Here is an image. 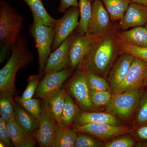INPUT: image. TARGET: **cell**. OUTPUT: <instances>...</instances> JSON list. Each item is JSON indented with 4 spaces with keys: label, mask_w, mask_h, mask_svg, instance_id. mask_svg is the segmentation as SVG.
<instances>
[{
    "label": "cell",
    "mask_w": 147,
    "mask_h": 147,
    "mask_svg": "<svg viewBox=\"0 0 147 147\" xmlns=\"http://www.w3.org/2000/svg\"><path fill=\"white\" fill-rule=\"evenodd\" d=\"M137 110L136 123L140 125L147 124V90L142 95Z\"/></svg>",
    "instance_id": "cell-33"
},
{
    "label": "cell",
    "mask_w": 147,
    "mask_h": 147,
    "mask_svg": "<svg viewBox=\"0 0 147 147\" xmlns=\"http://www.w3.org/2000/svg\"><path fill=\"white\" fill-rule=\"evenodd\" d=\"M90 96L93 108L108 106L113 98L112 93L108 90L96 91L90 90Z\"/></svg>",
    "instance_id": "cell-28"
},
{
    "label": "cell",
    "mask_w": 147,
    "mask_h": 147,
    "mask_svg": "<svg viewBox=\"0 0 147 147\" xmlns=\"http://www.w3.org/2000/svg\"><path fill=\"white\" fill-rule=\"evenodd\" d=\"M76 125H82L88 123H107L118 125L119 123L115 116L110 113H91L79 111L76 119Z\"/></svg>",
    "instance_id": "cell-17"
},
{
    "label": "cell",
    "mask_w": 147,
    "mask_h": 147,
    "mask_svg": "<svg viewBox=\"0 0 147 147\" xmlns=\"http://www.w3.org/2000/svg\"><path fill=\"white\" fill-rule=\"evenodd\" d=\"M136 136L142 141H147V124L143 125L136 130Z\"/></svg>",
    "instance_id": "cell-38"
},
{
    "label": "cell",
    "mask_w": 147,
    "mask_h": 147,
    "mask_svg": "<svg viewBox=\"0 0 147 147\" xmlns=\"http://www.w3.org/2000/svg\"><path fill=\"white\" fill-rule=\"evenodd\" d=\"M72 7H79L78 0H60L59 6L57 11L60 13H64L68 8Z\"/></svg>",
    "instance_id": "cell-37"
},
{
    "label": "cell",
    "mask_w": 147,
    "mask_h": 147,
    "mask_svg": "<svg viewBox=\"0 0 147 147\" xmlns=\"http://www.w3.org/2000/svg\"><path fill=\"white\" fill-rule=\"evenodd\" d=\"M73 129L76 132L86 133L102 139H110L126 134L130 131V128L126 127L107 123L76 125Z\"/></svg>",
    "instance_id": "cell-13"
},
{
    "label": "cell",
    "mask_w": 147,
    "mask_h": 147,
    "mask_svg": "<svg viewBox=\"0 0 147 147\" xmlns=\"http://www.w3.org/2000/svg\"><path fill=\"white\" fill-rule=\"evenodd\" d=\"M28 47L26 38L21 34L12 47L10 57L0 70L1 91L13 92L18 70L26 68L33 59V55L29 51Z\"/></svg>",
    "instance_id": "cell-2"
},
{
    "label": "cell",
    "mask_w": 147,
    "mask_h": 147,
    "mask_svg": "<svg viewBox=\"0 0 147 147\" xmlns=\"http://www.w3.org/2000/svg\"><path fill=\"white\" fill-rule=\"evenodd\" d=\"M24 29V18L6 1H0V63L12 51Z\"/></svg>",
    "instance_id": "cell-1"
},
{
    "label": "cell",
    "mask_w": 147,
    "mask_h": 147,
    "mask_svg": "<svg viewBox=\"0 0 147 147\" xmlns=\"http://www.w3.org/2000/svg\"><path fill=\"white\" fill-rule=\"evenodd\" d=\"M78 135L76 131L69 127L58 125L53 144L52 147H74Z\"/></svg>",
    "instance_id": "cell-21"
},
{
    "label": "cell",
    "mask_w": 147,
    "mask_h": 147,
    "mask_svg": "<svg viewBox=\"0 0 147 147\" xmlns=\"http://www.w3.org/2000/svg\"><path fill=\"white\" fill-rule=\"evenodd\" d=\"M29 33L35 44L38 55V74L41 75L50 55L55 36V28L33 21L29 27Z\"/></svg>",
    "instance_id": "cell-4"
},
{
    "label": "cell",
    "mask_w": 147,
    "mask_h": 147,
    "mask_svg": "<svg viewBox=\"0 0 147 147\" xmlns=\"http://www.w3.org/2000/svg\"><path fill=\"white\" fill-rule=\"evenodd\" d=\"M26 4L31 11L34 21L55 27L57 20L47 12L42 0H22Z\"/></svg>",
    "instance_id": "cell-19"
},
{
    "label": "cell",
    "mask_w": 147,
    "mask_h": 147,
    "mask_svg": "<svg viewBox=\"0 0 147 147\" xmlns=\"http://www.w3.org/2000/svg\"><path fill=\"white\" fill-rule=\"evenodd\" d=\"M96 39L87 34L80 35L77 33L69 48V67L73 69L82 63L93 47Z\"/></svg>",
    "instance_id": "cell-14"
},
{
    "label": "cell",
    "mask_w": 147,
    "mask_h": 147,
    "mask_svg": "<svg viewBox=\"0 0 147 147\" xmlns=\"http://www.w3.org/2000/svg\"><path fill=\"white\" fill-rule=\"evenodd\" d=\"M87 84L90 89L93 91L108 90L110 88L108 82L97 74L87 71Z\"/></svg>",
    "instance_id": "cell-29"
},
{
    "label": "cell",
    "mask_w": 147,
    "mask_h": 147,
    "mask_svg": "<svg viewBox=\"0 0 147 147\" xmlns=\"http://www.w3.org/2000/svg\"><path fill=\"white\" fill-rule=\"evenodd\" d=\"M143 94L140 88L127 91L113 96L107 111L121 119L128 118L138 107Z\"/></svg>",
    "instance_id": "cell-5"
},
{
    "label": "cell",
    "mask_w": 147,
    "mask_h": 147,
    "mask_svg": "<svg viewBox=\"0 0 147 147\" xmlns=\"http://www.w3.org/2000/svg\"><path fill=\"white\" fill-rule=\"evenodd\" d=\"M35 139L32 136L30 139L27 140L26 142L24 143L22 147H34L35 146Z\"/></svg>",
    "instance_id": "cell-39"
},
{
    "label": "cell",
    "mask_w": 147,
    "mask_h": 147,
    "mask_svg": "<svg viewBox=\"0 0 147 147\" xmlns=\"http://www.w3.org/2000/svg\"><path fill=\"white\" fill-rule=\"evenodd\" d=\"M121 42L139 47H147V29L146 27H135L119 35Z\"/></svg>",
    "instance_id": "cell-18"
},
{
    "label": "cell",
    "mask_w": 147,
    "mask_h": 147,
    "mask_svg": "<svg viewBox=\"0 0 147 147\" xmlns=\"http://www.w3.org/2000/svg\"><path fill=\"white\" fill-rule=\"evenodd\" d=\"M79 3L80 19L76 32L78 34L83 35L86 34L88 30L92 15V5L89 0H79Z\"/></svg>",
    "instance_id": "cell-27"
},
{
    "label": "cell",
    "mask_w": 147,
    "mask_h": 147,
    "mask_svg": "<svg viewBox=\"0 0 147 147\" xmlns=\"http://www.w3.org/2000/svg\"><path fill=\"white\" fill-rule=\"evenodd\" d=\"M76 34L73 32L53 53L50 54L43 70L44 74L69 67V48Z\"/></svg>",
    "instance_id": "cell-11"
},
{
    "label": "cell",
    "mask_w": 147,
    "mask_h": 147,
    "mask_svg": "<svg viewBox=\"0 0 147 147\" xmlns=\"http://www.w3.org/2000/svg\"><path fill=\"white\" fill-rule=\"evenodd\" d=\"M72 69L71 67H68L45 74L39 82L35 92L36 96L43 100L49 99L61 89L63 84L71 75Z\"/></svg>",
    "instance_id": "cell-10"
},
{
    "label": "cell",
    "mask_w": 147,
    "mask_h": 147,
    "mask_svg": "<svg viewBox=\"0 0 147 147\" xmlns=\"http://www.w3.org/2000/svg\"><path fill=\"white\" fill-rule=\"evenodd\" d=\"M147 81V62L135 57L121 82L112 92L113 96L130 90L140 89Z\"/></svg>",
    "instance_id": "cell-7"
},
{
    "label": "cell",
    "mask_w": 147,
    "mask_h": 147,
    "mask_svg": "<svg viewBox=\"0 0 147 147\" xmlns=\"http://www.w3.org/2000/svg\"><path fill=\"white\" fill-rule=\"evenodd\" d=\"M13 93L8 91H1L0 115L5 122L15 119L14 102L12 99Z\"/></svg>",
    "instance_id": "cell-26"
},
{
    "label": "cell",
    "mask_w": 147,
    "mask_h": 147,
    "mask_svg": "<svg viewBox=\"0 0 147 147\" xmlns=\"http://www.w3.org/2000/svg\"><path fill=\"white\" fill-rule=\"evenodd\" d=\"M38 128L35 131V137L40 147H52L57 127L51 110L48 100H43Z\"/></svg>",
    "instance_id": "cell-6"
},
{
    "label": "cell",
    "mask_w": 147,
    "mask_h": 147,
    "mask_svg": "<svg viewBox=\"0 0 147 147\" xmlns=\"http://www.w3.org/2000/svg\"><path fill=\"white\" fill-rule=\"evenodd\" d=\"M79 16V7H72L66 11L61 18L57 20L51 51L57 49L77 28Z\"/></svg>",
    "instance_id": "cell-8"
},
{
    "label": "cell",
    "mask_w": 147,
    "mask_h": 147,
    "mask_svg": "<svg viewBox=\"0 0 147 147\" xmlns=\"http://www.w3.org/2000/svg\"><path fill=\"white\" fill-rule=\"evenodd\" d=\"M87 71L84 68L75 74L68 87V92L83 111L93 108L91 102L90 89L87 84Z\"/></svg>",
    "instance_id": "cell-9"
},
{
    "label": "cell",
    "mask_w": 147,
    "mask_h": 147,
    "mask_svg": "<svg viewBox=\"0 0 147 147\" xmlns=\"http://www.w3.org/2000/svg\"><path fill=\"white\" fill-rule=\"evenodd\" d=\"M6 128L11 143L16 147H22L27 140L32 137L21 127L14 120L5 122Z\"/></svg>",
    "instance_id": "cell-22"
},
{
    "label": "cell",
    "mask_w": 147,
    "mask_h": 147,
    "mask_svg": "<svg viewBox=\"0 0 147 147\" xmlns=\"http://www.w3.org/2000/svg\"><path fill=\"white\" fill-rule=\"evenodd\" d=\"M67 93V90L65 89L61 88L47 100L50 110L58 125H61V117Z\"/></svg>",
    "instance_id": "cell-24"
},
{
    "label": "cell",
    "mask_w": 147,
    "mask_h": 147,
    "mask_svg": "<svg viewBox=\"0 0 147 147\" xmlns=\"http://www.w3.org/2000/svg\"><path fill=\"white\" fill-rule=\"evenodd\" d=\"M115 53L114 41L108 37L101 42H95L91 50L82 62L84 68L88 72L95 74L107 71L112 63Z\"/></svg>",
    "instance_id": "cell-3"
},
{
    "label": "cell",
    "mask_w": 147,
    "mask_h": 147,
    "mask_svg": "<svg viewBox=\"0 0 147 147\" xmlns=\"http://www.w3.org/2000/svg\"><path fill=\"white\" fill-rule=\"evenodd\" d=\"M89 1H90L91 2L93 1H96V0H89Z\"/></svg>",
    "instance_id": "cell-41"
},
{
    "label": "cell",
    "mask_w": 147,
    "mask_h": 147,
    "mask_svg": "<svg viewBox=\"0 0 147 147\" xmlns=\"http://www.w3.org/2000/svg\"><path fill=\"white\" fill-rule=\"evenodd\" d=\"M113 21L121 20L129 5L130 0H102Z\"/></svg>",
    "instance_id": "cell-25"
},
{
    "label": "cell",
    "mask_w": 147,
    "mask_h": 147,
    "mask_svg": "<svg viewBox=\"0 0 147 147\" xmlns=\"http://www.w3.org/2000/svg\"><path fill=\"white\" fill-rule=\"evenodd\" d=\"M135 142L130 137H121L111 140L106 143V147H131L134 146Z\"/></svg>",
    "instance_id": "cell-35"
},
{
    "label": "cell",
    "mask_w": 147,
    "mask_h": 147,
    "mask_svg": "<svg viewBox=\"0 0 147 147\" xmlns=\"http://www.w3.org/2000/svg\"><path fill=\"white\" fill-rule=\"evenodd\" d=\"M134 58L133 55L125 53L119 59L114 67L110 77L112 92L120 84L127 73Z\"/></svg>",
    "instance_id": "cell-16"
},
{
    "label": "cell",
    "mask_w": 147,
    "mask_h": 147,
    "mask_svg": "<svg viewBox=\"0 0 147 147\" xmlns=\"http://www.w3.org/2000/svg\"><path fill=\"white\" fill-rule=\"evenodd\" d=\"M109 15L100 0L94 1L86 34L95 38L105 34L110 24Z\"/></svg>",
    "instance_id": "cell-12"
},
{
    "label": "cell",
    "mask_w": 147,
    "mask_h": 147,
    "mask_svg": "<svg viewBox=\"0 0 147 147\" xmlns=\"http://www.w3.org/2000/svg\"><path fill=\"white\" fill-rule=\"evenodd\" d=\"M145 26H146V28L147 29V23L146 24V25H145Z\"/></svg>",
    "instance_id": "cell-42"
},
{
    "label": "cell",
    "mask_w": 147,
    "mask_h": 147,
    "mask_svg": "<svg viewBox=\"0 0 147 147\" xmlns=\"http://www.w3.org/2000/svg\"><path fill=\"white\" fill-rule=\"evenodd\" d=\"M120 48L123 53L130 54L147 62V47H137L121 42Z\"/></svg>",
    "instance_id": "cell-32"
},
{
    "label": "cell",
    "mask_w": 147,
    "mask_h": 147,
    "mask_svg": "<svg viewBox=\"0 0 147 147\" xmlns=\"http://www.w3.org/2000/svg\"><path fill=\"white\" fill-rule=\"evenodd\" d=\"M0 142L5 147H11V141L7 131L5 122L0 117Z\"/></svg>",
    "instance_id": "cell-36"
},
{
    "label": "cell",
    "mask_w": 147,
    "mask_h": 147,
    "mask_svg": "<svg viewBox=\"0 0 147 147\" xmlns=\"http://www.w3.org/2000/svg\"><path fill=\"white\" fill-rule=\"evenodd\" d=\"M121 20V28L123 30L146 25L147 6L139 3H131Z\"/></svg>",
    "instance_id": "cell-15"
},
{
    "label": "cell",
    "mask_w": 147,
    "mask_h": 147,
    "mask_svg": "<svg viewBox=\"0 0 147 147\" xmlns=\"http://www.w3.org/2000/svg\"><path fill=\"white\" fill-rule=\"evenodd\" d=\"M14 112L15 120L25 131L30 134L36 131L39 125V121L15 102Z\"/></svg>",
    "instance_id": "cell-20"
},
{
    "label": "cell",
    "mask_w": 147,
    "mask_h": 147,
    "mask_svg": "<svg viewBox=\"0 0 147 147\" xmlns=\"http://www.w3.org/2000/svg\"><path fill=\"white\" fill-rule=\"evenodd\" d=\"M16 100L30 115L39 121L41 113V106L38 99L31 98L24 101L16 99Z\"/></svg>",
    "instance_id": "cell-30"
},
{
    "label": "cell",
    "mask_w": 147,
    "mask_h": 147,
    "mask_svg": "<svg viewBox=\"0 0 147 147\" xmlns=\"http://www.w3.org/2000/svg\"><path fill=\"white\" fill-rule=\"evenodd\" d=\"M100 146V143L93 137L87 134H81L78 135L75 147H96Z\"/></svg>",
    "instance_id": "cell-34"
},
{
    "label": "cell",
    "mask_w": 147,
    "mask_h": 147,
    "mask_svg": "<svg viewBox=\"0 0 147 147\" xmlns=\"http://www.w3.org/2000/svg\"><path fill=\"white\" fill-rule=\"evenodd\" d=\"M134 3H139L147 6V0H130Z\"/></svg>",
    "instance_id": "cell-40"
},
{
    "label": "cell",
    "mask_w": 147,
    "mask_h": 147,
    "mask_svg": "<svg viewBox=\"0 0 147 147\" xmlns=\"http://www.w3.org/2000/svg\"><path fill=\"white\" fill-rule=\"evenodd\" d=\"M79 111L73 98L67 92L61 117V125L65 127L70 126L74 121H76Z\"/></svg>",
    "instance_id": "cell-23"
},
{
    "label": "cell",
    "mask_w": 147,
    "mask_h": 147,
    "mask_svg": "<svg viewBox=\"0 0 147 147\" xmlns=\"http://www.w3.org/2000/svg\"><path fill=\"white\" fill-rule=\"evenodd\" d=\"M40 77V75L39 74L30 76L28 79V86L22 96L21 97L17 98L16 99L24 101L32 98L39 84Z\"/></svg>",
    "instance_id": "cell-31"
}]
</instances>
